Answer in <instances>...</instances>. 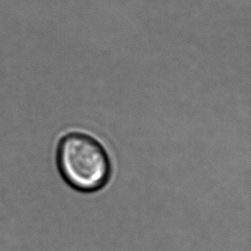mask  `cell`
<instances>
[{
  "instance_id": "6da1fadb",
  "label": "cell",
  "mask_w": 251,
  "mask_h": 251,
  "mask_svg": "<svg viewBox=\"0 0 251 251\" xmlns=\"http://www.w3.org/2000/svg\"><path fill=\"white\" fill-rule=\"evenodd\" d=\"M56 162L65 183L82 193L101 190L112 176L108 153L98 140L86 133L75 131L62 136Z\"/></svg>"
}]
</instances>
